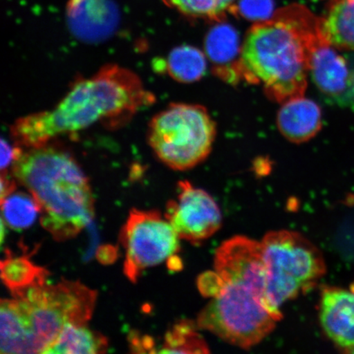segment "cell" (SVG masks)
Listing matches in <instances>:
<instances>
[{"instance_id": "1", "label": "cell", "mask_w": 354, "mask_h": 354, "mask_svg": "<svg viewBox=\"0 0 354 354\" xmlns=\"http://www.w3.org/2000/svg\"><path fill=\"white\" fill-rule=\"evenodd\" d=\"M154 101L135 73L121 66L106 65L92 77L74 82L55 107L17 119L11 135L17 145L30 149L98 122L114 129L126 125Z\"/></svg>"}, {"instance_id": "2", "label": "cell", "mask_w": 354, "mask_h": 354, "mask_svg": "<svg viewBox=\"0 0 354 354\" xmlns=\"http://www.w3.org/2000/svg\"><path fill=\"white\" fill-rule=\"evenodd\" d=\"M326 41L321 19L306 8L288 6L256 22L243 43L241 73L261 83L270 99L285 103L304 96L314 48Z\"/></svg>"}, {"instance_id": "3", "label": "cell", "mask_w": 354, "mask_h": 354, "mask_svg": "<svg viewBox=\"0 0 354 354\" xmlns=\"http://www.w3.org/2000/svg\"><path fill=\"white\" fill-rule=\"evenodd\" d=\"M15 180L41 209V223L56 241L76 237L95 216L88 180L73 155L50 143L28 149L12 167Z\"/></svg>"}, {"instance_id": "4", "label": "cell", "mask_w": 354, "mask_h": 354, "mask_svg": "<svg viewBox=\"0 0 354 354\" xmlns=\"http://www.w3.org/2000/svg\"><path fill=\"white\" fill-rule=\"evenodd\" d=\"M97 292L78 281L35 286L0 306V353H46L68 323L86 325Z\"/></svg>"}, {"instance_id": "5", "label": "cell", "mask_w": 354, "mask_h": 354, "mask_svg": "<svg viewBox=\"0 0 354 354\" xmlns=\"http://www.w3.org/2000/svg\"><path fill=\"white\" fill-rule=\"evenodd\" d=\"M221 281L218 293L198 314L199 328L239 348L255 346L275 329L277 317L266 296L254 288Z\"/></svg>"}, {"instance_id": "6", "label": "cell", "mask_w": 354, "mask_h": 354, "mask_svg": "<svg viewBox=\"0 0 354 354\" xmlns=\"http://www.w3.org/2000/svg\"><path fill=\"white\" fill-rule=\"evenodd\" d=\"M262 245L267 271V299L281 321L282 305L311 290L325 275V260L312 242L295 232H270L263 237Z\"/></svg>"}, {"instance_id": "7", "label": "cell", "mask_w": 354, "mask_h": 354, "mask_svg": "<svg viewBox=\"0 0 354 354\" xmlns=\"http://www.w3.org/2000/svg\"><path fill=\"white\" fill-rule=\"evenodd\" d=\"M216 134V123L203 106L172 104L152 118L148 142L165 165L185 171L209 157Z\"/></svg>"}, {"instance_id": "8", "label": "cell", "mask_w": 354, "mask_h": 354, "mask_svg": "<svg viewBox=\"0 0 354 354\" xmlns=\"http://www.w3.org/2000/svg\"><path fill=\"white\" fill-rule=\"evenodd\" d=\"M126 250L124 273L136 282L144 270L170 259L180 249V237L158 211L133 209L121 232Z\"/></svg>"}, {"instance_id": "9", "label": "cell", "mask_w": 354, "mask_h": 354, "mask_svg": "<svg viewBox=\"0 0 354 354\" xmlns=\"http://www.w3.org/2000/svg\"><path fill=\"white\" fill-rule=\"evenodd\" d=\"M165 216L180 239L196 243L214 236L223 223L219 207L210 194L185 180L179 183L177 198L167 203Z\"/></svg>"}, {"instance_id": "10", "label": "cell", "mask_w": 354, "mask_h": 354, "mask_svg": "<svg viewBox=\"0 0 354 354\" xmlns=\"http://www.w3.org/2000/svg\"><path fill=\"white\" fill-rule=\"evenodd\" d=\"M214 269L223 281L245 283L267 298V271L262 242L246 236L229 239L216 251Z\"/></svg>"}, {"instance_id": "11", "label": "cell", "mask_w": 354, "mask_h": 354, "mask_svg": "<svg viewBox=\"0 0 354 354\" xmlns=\"http://www.w3.org/2000/svg\"><path fill=\"white\" fill-rule=\"evenodd\" d=\"M310 74L319 91L340 104L354 99V73L336 48L326 41L313 52Z\"/></svg>"}, {"instance_id": "12", "label": "cell", "mask_w": 354, "mask_h": 354, "mask_svg": "<svg viewBox=\"0 0 354 354\" xmlns=\"http://www.w3.org/2000/svg\"><path fill=\"white\" fill-rule=\"evenodd\" d=\"M66 16L71 32L86 43H98L109 38L120 21L113 0H69Z\"/></svg>"}, {"instance_id": "13", "label": "cell", "mask_w": 354, "mask_h": 354, "mask_svg": "<svg viewBox=\"0 0 354 354\" xmlns=\"http://www.w3.org/2000/svg\"><path fill=\"white\" fill-rule=\"evenodd\" d=\"M320 321L332 342L346 352L354 346V284L348 290L327 287L323 290Z\"/></svg>"}, {"instance_id": "14", "label": "cell", "mask_w": 354, "mask_h": 354, "mask_svg": "<svg viewBox=\"0 0 354 354\" xmlns=\"http://www.w3.org/2000/svg\"><path fill=\"white\" fill-rule=\"evenodd\" d=\"M277 127L292 143L307 142L322 129V110L315 102L296 97L285 102L277 113Z\"/></svg>"}, {"instance_id": "15", "label": "cell", "mask_w": 354, "mask_h": 354, "mask_svg": "<svg viewBox=\"0 0 354 354\" xmlns=\"http://www.w3.org/2000/svg\"><path fill=\"white\" fill-rule=\"evenodd\" d=\"M321 22L327 42L339 50H354V0H333Z\"/></svg>"}, {"instance_id": "16", "label": "cell", "mask_w": 354, "mask_h": 354, "mask_svg": "<svg viewBox=\"0 0 354 354\" xmlns=\"http://www.w3.org/2000/svg\"><path fill=\"white\" fill-rule=\"evenodd\" d=\"M109 342L103 335L86 326L68 323L47 354H98L107 352Z\"/></svg>"}, {"instance_id": "17", "label": "cell", "mask_w": 354, "mask_h": 354, "mask_svg": "<svg viewBox=\"0 0 354 354\" xmlns=\"http://www.w3.org/2000/svg\"><path fill=\"white\" fill-rule=\"evenodd\" d=\"M1 279L11 292L12 297L19 295L35 286L46 283L48 272L39 267L26 256L8 255L1 261Z\"/></svg>"}, {"instance_id": "18", "label": "cell", "mask_w": 354, "mask_h": 354, "mask_svg": "<svg viewBox=\"0 0 354 354\" xmlns=\"http://www.w3.org/2000/svg\"><path fill=\"white\" fill-rule=\"evenodd\" d=\"M241 48L236 30L228 24L216 25L206 35L205 55L218 66L216 73L223 72V73H227V66H241V64H236V57L241 56Z\"/></svg>"}, {"instance_id": "19", "label": "cell", "mask_w": 354, "mask_h": 354, "mask_svg": "<svg viewBox=\"0 0 354 354\" xmlns=\"http://www.w3.org/2000/svg\"><path fill=\"white\" fill-rule=\"evenodd\" d=\"M206 55L192 46L176 47L166 61V69L171 78L181 83H193L205 76Z\"/></svg>"}, {"instance_id": "20", "label": "cell", "mask_w": 354, "mask_h": 354, "mask_svg": "<svg viewBox=\"0 0 354 354\" xmlns=\"http://www.w3.org/2000/svg\"><path fill=\"white\" fill-rule=\"evenodd\" d=\"M2 220L6 227L21 231L34 223L41 212L34 197L29 193H12L1 201Z\"/></svg>"}, {"instance_id": "21", "label": "cell", "mask_w": 354, "mask_h": 354, "mask_svg": "<svg viewBox=\"0 0 354 354\" xmlns=\"http://www.w3.org/2000/svg\"><path fill=\"white\" fill-rule=\"evenodd\" d=\"M198 324L192 322H177L165 335V344L158 353H209V345L198 333Z\"/></svg>"}, {"instance_id": "22", "label": "cell", "mask_w": 354, "mask_h": 354, "mask_svg": "<svg viewBox=\"0 0 354 354\" xmlns=\"http://www.w3.org/2000/svg\"><path fill=\"white\" fill-rule=\"evenodd\" d=\"M167 6L183 15L214 21L223 19L227 10L220 0H163Z\"/></svg>"}, {"instance_id": "23", "label": "cell", "mask_w": 354, "mask_h": 354, "mask_svg": "<svg viewBox=\"0 0 354 354\" xmlns=\"http://www.w3.org/2000/svg\"><path fill=\"white\" fill-rule=\"evenodd\" d=\"M273 10V0H241L234 12L243 19L260 22L271 19Z\"/></svg>"}, {"instance_id": "24", "label": "cell", "mask_w": 354, "mask_h": 354, "mask_svg": "<svg viewBox=\"0 0 354 354\" xmlns=\"http://www.w3.org/2000/svg\"><path fill=\"white\" fill-rule=\"evenodd\" d=\"M24 153L21 147L11 145L7 140L2 138L1 140V171L8 172V168L12 167L17 159L21 157Z\"/></svg>"}, {"instance_id": "25", "label": "cell", "mask_w": 354, "mask_h": 354, "mask_svg": "<svg viewBox=\"0 0 354 354\" xmlns=\"http://www.w3.org/2000/svg\"><path fill=\"white\" fill-rule=\"evenodd\" d=\"M131 348L135 349V352L138 353H153V342L149 336L140 337L138 335H132L131 339Z\"/></svg>"}, {"instance_id": "26", "label": "cell", "mask_w": 354, "mask_h": 354, "mask_svg": "<svg viewBox=\"0 0 354 354\" xmlns=\"http://www.w3.org/2000/svg\"><path fill=\"white\" fill-rule=\"evenodd\" d=\"M16 183L15 180L8 176V172H2L1 174V201L15 192Z\"/></svg>"}, {"instance_id": "27", "label": "cell", "mask_w": 354, "mask_h": 354, "mask_svg": "<svg viewBox=\"0 0 354 354\" xmlns=\"http://www.w3.org/2000/svg\"><path fill=\"white\" fill-rule=\"evenodd\" d=\"M220 1L225 10H230V8L232 7V3L234 1H236V0H220Z\"/></svg>"}, {"instance_id": "28", "label": "cell", "mask_w": 354, "mask_h": 354, "mask_svg": "<svg viewBox=\"0 0 354 354\" xmlns=\"http://www.w3.org/2000/svg\"><path fill=\"white\" fill-rule=\"evenodd\" d=\"M345 353H354V346H353L352 348L348 349V351Z\"/></svg>"}]
</instances>
